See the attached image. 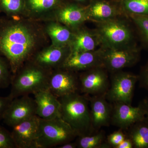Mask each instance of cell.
<instances>
[{
    "instance_id": "1",
    "label": "cell",
    "mask_w": 148,
    "mask_h": 148,
    "mask_svg": "<svg viewBox=\"0 0 148 148\" xmlns=\"http://www.w3.org/2000/svg\"><path fill=\"white\" fill-rule=\"evenodd\" d=\"M17 16L0 17V55L14 75L38 52L44 37L36 24Z\"/></svg>"
},
{
    "instance_id": "2",
    "label": "cell",
    "mask_w": 148,
    "mask_h": 148,
    "mask_svg": "<svg viewBox=\"0 0 148 148\" xmlns=\"http://www.w3.org/2000/svg\"><path fill=\"white\" fill-rule=\"evenodd\" d=\"M58 99L61 104V118L70 125L78 137L95 132L86 95L77 92Z\"/></svg>"
},
{
    "instance_id": "3",
    "label": "cell",
    "mask_w": 148,
    "mask_h": 148,
    "mask_svg": "<svg viewBox=\"0 0 148 148\" xmlns=\"http://www.w3.org/2000/svg\"><path fill=\"white\" fill-rule=\"evenodd\" d=\"M51 71L28 61L12 78L10 95L14 99L48 89Z\"/></svg>"
},
{
    "instance_id": "4",
    "label": "cell",
    "mask_w": 148,
    "mask_h": 148,
    "mask_svg": "<svg viewBox=\"0 0 148 148\" xmlns=\"http://www.w3.org/2000/svg\"><path fill=\"white\" fill-rule=\"evenodd\" d=\"M77 137L70 125L61 118L49 120L40 118L36 148L59 146L73 141Z\"/></svg>"
},
{
    "instance_id": "5",
    "label": "cell",
    "mask_w": 148,
    "mask_h": 148,
    "mask_svg": "<svg viewBox=\"0 0 148 148\" xmlns=\"http://www.w3.org/2000/svg\"><path fill=\"white\" fill-rule=\"evenodd\" d=\"M95 32L101 47L117 49L136 45L134 35L128 24L117 18L98 23Z\"/></svg>"
},
{
    "instance_id": "6",
    "label": "cell",
    "mask_w": 148,
    "mask_h": 148,
    "mask_svg": "<svg viewBox=\"0 0 148 148\" xmlns=\"http://www.w3.org/2000/svg\"><path fill=\"white\" fill-rule=\"evenodd\" d=\"M112 74L110 87L105 95L106 99L112 103L131 104L138 75L121 71Z\"/></svg>"
},
{
    "instance_id": "7",
    "label": "cell",
    "mask_w": 148,
    "mask_h": 148,
    "mask_svg": "<svg viewBox=\"0 0 148 148\" xmlns=\"http://www.w3.org/2000/svg\"><path fill=\"white\" fill-rule=\"evenodd\" d=\"M102 48L103 68L112 73L134 66L140 58L139 49L136 45L117 49Z\"/></svg>"
},
{
    "instance_id": "8",
    "label": "cell",
    "mask_w": 148,
    "mask_h": 148,
    "mask_svg": "<svg viewBox=\"0 0 148 148\" xmlns=\"http://www.w3.org/2000/svg\"><path fill=\"white\" fill-rule=\"evenodd\" d=\"M107 71L103 67L84 71L78 77L79 91L91 96L105 95L110 86Z\"/></svg>"
},
{
    "instance_id": "9",
    "label": "cell",
    "mask_w": 148,
    "mask_h": 148,
    "mask_svg": "<svg viewBox=\"0 0 148 148\" xmlns=\"http://www.w3.org/2000/svg\"><path fill=\"white\" fill-rule=\"evenodd\" d=\"M48 89L58 98L78 92V77L71 71L61 68L54 69L51 73Z\"/></svg>"
},
{
    "instance_id": "10",
    "label": "cell",
    "mask_w": 148,
    "mask_h": 148,
    "mask_svg": "<svg viewBox=\"0 0 148 148\" xmlns=\"http://www.w3.org/2000/svg\"><path fill=\"white\" fill-rule=\"evenodd\" d=\"M36 115L34 99L29 95L14 98L6 110L3 120L11 127L29 118Z\"/></svg>"
},
{
    "instance_id": "11",
    "label": "cell",
    "mask_w": 148,
    "mask_h": 148,
    "mask_svg": "<svg viewBox=\"0 0 148 148\" xmlns=\"http://www.w3.org/2000/svg\"><path fill=\"white\" fill-rule=\"evenodd\" d=\"M103 67V48L92 51L71 52L61 69L76 72Z\"/></svg>"
},
{
    "instance_id": "12",
    "label": "cell",
    "mask_w": 148,
    "mask_h": 148,
    "mask_svg": "<svg viewBox=\"0 0 148 148\" xmlns=\"http://www.w3.org/2000/svg\"><path fill=\"white\" fill-rule=\"evenodd\" d=\"M111 124L124 130L145 117V111L140 106H132L125 103H112Z\"/></svg>"
},
{
    "instance_id": "13",
    "label": "cell",
    "mask_w": 148,
    "mask_h": 148,
    "mask_svg": "<svg viewBox=\"0 0 148 148\" xmlns=\"http://www.w3.org/2000/svg\"><path fill=\"white\" fill-rule=\"evenodd\" d=\"M40 122V118L35 115L12 127L11 133L16 148H36Z\"/></svg>"
},
{
    "instance_id": "14",
    "label": "cell",
    "mask_w": 148,
    "mask_h": 148,
    "mask_svg": "<svg viewBox=\"0 0 148 148\" xmlns=\"http://www.w3.org/2000/svg\"><path fill=\"white\" fill-rule=\"evenodd\" d=\"M71 52L70 46L51 45L38 51L30 61L44 69L52 71L61 68Z\"/></svg>"
},
{
    "instance_id": "15",
    "label": "cell",
    "mask_w": 148,
    "mask_h": 148,
    "mask_svg": "<svg viewBox=\"0 0 148 148\" xmlns=\"http://www.w3.org/2000/svg\"><path fill=\"white\" fill-rule=\"evenodd\" d=\"M105 95H86L90 105L92 127L95 132L111 124L113 105L107 100Z\"/></svg>"
},
{
    "instance_id": "16",
    "label": "cell",
    "mask_w": 148,
    "mask_h": 148,
    "mask_svg": "<svg viewBox=\"0 0 148 148\" xmlns=\"http://www.w3.org/2000/svg\"><path fill=\"white\" fill-rule=\"evenodd\" d=\"M63 3L53 12L56 21L74 31L88 21L86 6L75 2Z\"/></svg>"
},
{
    "instance_id": "17",
    "label": "cell",
    "mask_w": 148,
    "mask_h": 148,
    "mask_svg": "<svg viewBox=\"0 0 148 148\" xmlns=\"http://www.w3.org/2000/svg\"><path fill=\"white\" fill-rule=\"evenodd\" d=\"M122 11L118 1L114 0H91L86 6L88 20L97 23L116 18Z\"/></svg>"
},
{
    "instance_id": "18",
    "label": "cell",
    "mask_w": 148,
    "mask_h": 148,
    "mask_svg": "<svg viewBox=\"0 0 148 148\" xmlns=\"http://www.w3.org/2000/svg\"><path fill=\"white\" fill-rule=\"evenodd\" d=\"M34 95L37 116L45 120L61 118V103L50 90L45 89Z\"/></svg>"
},
{
    "instance_id": "19",
    "label": "cell",
    "mask_w": 148,
    "mask_h": 148,
    "mask_svg": "<svg viewBox=\"0 0 148 148\" xmlns=\"http://www.w3.org/2000/svg\"><path fill=\"white\" fill-rule=\"evenodd\" d=\"M100 45L99 37L95 31L79 27L74 30L70 47L71 52H84L96 50Z\"/></svg>"
},
{
    "instance_id": "20",
    "label": "cell",
    "mask_w": 148,
    "mask_h": 148,
    "mask_svg": "<svg viewBox=\"0 0 148 148\" xmlns=\"http://www.w3.org/2000/svg\"><path fill=\"white\" fill-rule=\"evenodd\" d=\"M46 33L50 37L52 45L70 46L74 36V31L59 22H51L46 28Z\"/></svg>"
},
{
    "instance_id": "21",
    "label": "cell",
    "mask_w": 148,
    "mask_h": 148,
    "mask_svg": "<svg viewBox=\"0 0 148 148\" xmlns=\"http://www.w3.org/2000/svg\"><path fill=\"white\" fill-rule=\"evenodd\" d=\"M126 131L135 148H148V117L135 123Z\"/></svg>"
},
{
    "instance_id": "22",
    "label": "cell",
    "mask_w": 148,
    "mask_h": 148,
    "mask_svg": "<svg viewBox=\"0 0 148 148\" xmlns=\"http://www.w3.org/2000/svg\"><path fill=\"white\" fill-rule=\"evenodd\" d=\"M64 0H25L26 11L32 16H42L54 11Z\"/></svg>"
},
{
    "instance_id": "23",
    "label": "cell",
    "mask_w": 148,
    "mask_h": 148,
    "mask_svg": "<svg viewBox=\"0 0 148 148\" xmlns=\"http://www.w3.org/2000/svg\"><path fill=\"white\" fill-rule=\"evenodd\" d=\"M75 141L78 148H111L106 141V132L99 130L90 135L78 136Z\"/></svg>"
},
{
    "instance_id": "24",
    "label": "cell",
    "mask_w": 148,
    "mask_h": 148,
    "mask_svg": "<svg viewBox=\"0 0 148 148\" xmlns=\"http://www.w3.org/2000/svg\"><path fill=\"white\" fill-rule=\"evenodd\" d=\"M123 12L128 15H148V0H119Z\"/></svg>"
},
{
    "instance_id": "25",
    "label": "cell",
    "mask_w": 148,
    "mask_h": 148,
    "mask_svg": "<svg viewBox=\"0 0 148 148\" xmlns=\"http://www.w3.org/2000/svg\"><path fill=\"white\" fill-rule=\"evenodd\" d=\"M0 11L9 17L18 16L26 11L25 0H0Z\"/></svg>"
},
{
    "instance_id": "26",
    "label": "cell",
    "mask_w": 148,
    "mask_h": 148,
    "mask_svg": "<svg viewBox=\"0 0 148 148\" xmlns=\"http://www.w3.org/2000/svg\"><path fill=\"white\" fill-rule=\"evenodd\" d=\"M129 15L138 27L143 42L148 47V15Z\"/></svg>"
},
{
    "instance_id": "27",
    "label": "cell",
    "mask_w": 148,
    "mask_h": 148,
    "mask_svg": "<svg viewBox=\"0 0 148 148\" xmlns=\"http://www.w3.org/2000/svg\"><path fill=\"white\" fill-rule=\"evenodd\" d=\"M11 70L7 61L0 55V89L8 87L11 82Z\"/></svg>"
},
{
    "instance_id": "28",
    "label": "cell",
    "mask_w": 148,
    "mask_h": 148,
    "mask_svg": "<svg viewBox=\"0 0 148 148\" xmlns=\"http://www.w3.org/2000/svg\"><path fill=\"white\" fill-rule=\"evenodd\" d=\"M0 148H16L11 132L1 125Z\"/></svg>"
},
{
    "instance_id": "29",
    "label": "cell",
    "mask_w": 148,
    "mask_h": 148,
    "mask_svg": "<svg viewBox=\"0 0 148 148\" xmlns=\"http://www.w3.org/2000/svg\"><path fill=\"white\" fill-rule=\"evenodd\" d=\"M126 138L125 133L122 130L111 133L106 137V141L112 148H115Z\"/></svg>"
},
{
    "instance_id": "30",
    "label": "cell",
    "mask_w": 148,
    "mask_h": 148,
    "mask_svg": "<svg viewBox=\"0 0 148 148\" xmlns=\"http://www.w3.org/2000/svg\"><path fill=\"white\" fill-rule=\"evenodd\" d=\"M138 81L140 87L145 88L148 92V62L138 75Z\"/></svg>"
},
{
    "instance_id": "31",
    "label": "cell",
    "mask_w": 148,
    "mask_h": 148,
    "mask_svg": "<svg viewBox=\"0 0 148 148\" xmlns=\"http://www.w3.org/2000/svg\"><path fill=\"white\" fill-rule=\"evenodd\" d=\"M13 99L10 95L6 97L0 96V120L3 119L6 110Z\"/></svg>"
},
{
    "instance_id": "32",
    "label": "cell",
    "mask_w": 148,
    "mask_h": 148,
    "mask_svg": "<svg viewBox=\"0 0 148 148\" xmlns=\"http://www.w3.org/2000/svg\"><path fill=\"white\" fill-rule=\"evenodd\" d=\"M134 148L132 141L126 137L120 144L115 148Z\"/></svg>"
},
{
    "instance_id": "33",
    "label": "cell",
    "mask_w": 148,
    "mask_h": 148,
    "mask_svg": "<svg viewBox=\"0 0 148 148\" xmlns=\"http://www.w3.org/2000/svg\"><path fill=\"white\" fill-rule=\"evenodd\" d=\"M139 106L144 110L145 112L146 116L148 117V98L141 101L139 103Z\"/></svg>"
},
{
    "instance_id": "34",
    "label": "cell",
    "mask_w": 148,
    "mask_h": 148,
    "mask_svg": "<svg viewBox=\"0 0 148 148\" xmlns=\"http://www.w3.org/2000/svg\"><path fill=\"white\" fill-rule=\"evenodd\" d=\"M58 148H77V145L76 142H69L63 144L61 145L58 146Z\"/></svg>"
},
{
    "instance_id": "35",
    "label": "cell",
    "mask_w": 148,
    "mask_h": 148,
    "mask_svg": "<svg viewBox=\"0 0 148 148\" xmlns=\"http://www.w3.org/2000/svg\"><path fill=\"white\" fill-rule=\"evenodd\" d=\"M75 2L84 6H86L91 1V0H73Z\"/></svg>"
},
{
    "instance_id": "36",
    "label": "cell",
    "mask_w": 148,
    "mask_h": 148,
    "mask_svg": "<svg viewBox=\"0 0 148 148\" xmlns=\"http://www.w3.org/2000/svg\"><path fill=\"white\" fill-rule=\"evenodd\" d=\"M114 1H119V0H114Z\"/></svg>"
}]
</instances>
